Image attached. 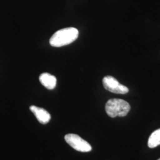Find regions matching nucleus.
Here are the masks:
<instances>
[{
	"mask_svg": "<svg viewBox=\"0 0 160 160\" xmlns=\"http://www.w3.org/2000/svg\"><path fill=\"white\" fill-rule=\"evenodd\" d=\"M78 30L74 28L61 29L52 35L49 43L53 47L66 46L74 42L78 38Z\"/></svg>",
	"mask_w": 160,
	"mask_h": 160,
	"instance_id": "f257e3e1",
	"label": "nucleus"
},
{
	"mask_svg": "<svg viewBox=\"0 0 160 160\" xmlns=\"http://www.w3.org/2000/svg\"><path fill=\"white\" fill-rule=\"evenodd\" d=\"M106 112L111 118L126 116L131 110V106L124 100L112 98L107 102L105 106Z\"/></svg>",
	"mask_w": 160,
	"mask_h": 160,
	"instance_id": "f03ea898",
	"label": "nucleus"
},
{
	"mask_svg": "<svg viewBox=\"0 0 160 160\" xmlns=\"http://www.w3.org/2000/svg\"><path fill=\"white\" fill-rule=\"evenodd\" d=\"M65 141L76 151L87 152H90L92 149L90 143L76 134H67L65 136Z\"/></svg>",
	"mask_w": 160,
	"mask_h": 160,
	"instance_id": "7ed1b4c3",
	"label": "nucleus"
},
{
	"mask_svg": "<svg viewBox=\"0 0 160 160\" xmlns=\"http://www.w3.org/2000/svg\"><path fill=\"white\" fill-rule=\"evenodd\" d=\"M103 84L106 90L113 93L125 94L129 92L127 87L120 84L115 78L110 75L106 76L103 78Z\"/></svg>",
	"mask_w": 160,
	"mask_h": 160,
	"instance_id": "20e7f679",
	"label": "nucleus"
},
{
	"mask_svg": "<svg viewBox=\"0 0 160 160\" xmlns=\"http://www.w3.org/2000/svg\"><path fill=\"white\" fill-rule=\"evenodd\" d=\"M30 110L34 114L38 120L43 125L47 124L51 120V114L45 109L32 106L30 107Z\"/></svg>",
	"mask_w": 160,
	"mask_h": 160,
	"instance_id": "39448f33",
	"label": "nucleus"
},
{
	"mask_svg": "<svg viewBox=\"0 0 160 160\" xmlns=\"http://www.w3.org/2000/svg\"><path fill=\"white\" fill-rule=\"evenodd\" d=\"M40 83L48 90H53L57 85V78L49 73H43L39 77Z\"/></svg>",
	"mask_w": 160,
	"mask_h": 160,
	"instance_id": "423d86ee",
	"label": "nucleus"
},
{
	"mask_svg": "<svg viewBox=\"0 0 160 160\" xmlns=\"http://www.w3.org/2000/svg\"><path fill=\"white\" fill-rule=\"evenodd\" d=\"M160 145V128L153 132L149 137L148 146L154 148Z\"/></svg>",
	"mask_w": 160,
	"mask_h": 160,
	"instance_id": "0eeeda50",
	"label": "nucleus"
},
{
	"mask_svg": "<svg viewBox=\"0 0 160 160\" xmlns=\"http://www.w3.org/2000/svg\"><path fill=\"white\" fill-rule=\"evenodd\" d=\"M158 160H160V159H158Z\"/></svg>",
	"mask_w": 160,
	"mask_h": 160,
	"instance_id": "6e6552de",
	"label": "nucleus"
}]
</instances>
